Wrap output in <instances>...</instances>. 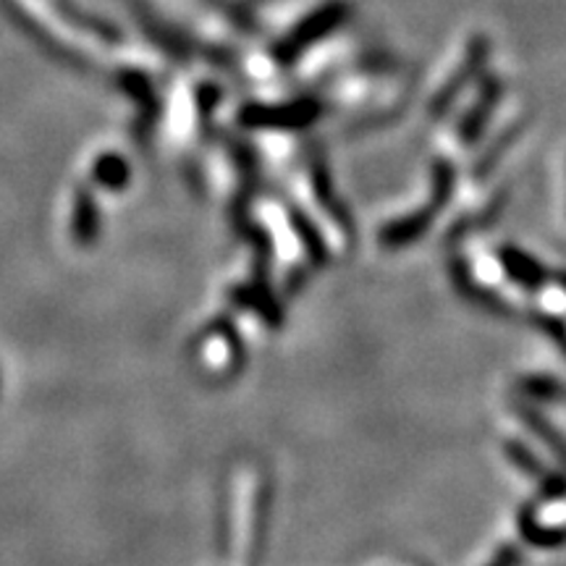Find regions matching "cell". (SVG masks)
Returning a JSON list of instances; mask_svg holds the SVG:
<instances>
[{
	"instance_id": "obj_11",
	"label": "cell",
	"mask_w": 566,
	"mask_h": 566,
	"mask_svg": "<svg viewBox=\"0 0 566 566\" xmlns=\"http://www.w3.org/2000/svg\"><path fill=\"white\" fill-rule=\"evenodd\" d=\"M452 279L456 283V288H459V292L465 294L469 302H475V305L482 307V310L501 315V318H509V307H506V302H501L499 297H493L491 292L480 288L478 283L472 281V275H469V270H467L465 262H454V266H452Z\"/></svg>"
},
{
	"instance_id": "obj_10",
	"label": "cell",
	"mask_w": 566,
	"mask_h": 566,
	"mask_svg": "<svg viewBox=\"0 0 566 566\" xmlns=\"http://www.w3.org/2000/svg\"><path fill=\"white\" fill-rule=\"evenodd\" d=\"M93 184L119 195L132 184V163L121 152H100L93 163Z\"/></svg>"
},
{
	"instance_id": "obj_14",
	"label": "cell",
	"mask_w": 566,
	"mask_h": 566,
	"mask_svg": "<svg viewBox=\"0 0 566 566\" xmlns=\"http://www.w3.org/2000/svg\"><path fill=\"white\" fill-rule=\"evenodd\" d=\"M292 223H294V231H297V236L302 239V244H305V247H307V253H310L312 260L318 262V266H323L325 257H328L325 244H323V239H320L318 234H315L312 226H310V221H307L305 216H299V212H292Z\"/></svg>"
},
{
	"instance_id": "obj_9",
	"label": "cell",
	"mask_w": 566,
	"mask_h": 566,
	"mask_svg": "<svg viewBox=\"0 0 566 566\" xmlns=\"http://www.w3.org/2000/svg\"><path fill=\"white\" fill-rule=\"evenodd\" d=\"M506 454H509L514 467H519L525 475H530V478H536L540 482L545 499H556V495L566 493V478H562V475H556V472H551V469H545L536 459V456H532L530 448H525L522 443L509 441V443H506Z\"/></svg>"
},
{
	"instance_id": "obj_7",
	"label": "cell",
	"mask_w": 566,
	"mask_h": 566,
	"mask_svg": "<svg viewBox=\"0 0 566 566\" xmlns=\"http://www.w3.org/2000/svg\"><path fill=\"white\" fill-rule=\"evenodd\" d=\"M501 98V85L499 79H493V76H488V79H482V89L480 95L475 98L472 108L462 115L459 121V137L467 142V145H472L475 139L480 137L482 128H485L488 121H491V115L495 111V102Z\"/></svg>"
},
{
	"instance_id": "obj_16",
	"label": "cell",
	"mask_w": 566,
	"mask_h": 566,
	"mask_svg": "<svg viewBox=\"0 0 566 566\" xmlns=\"http://www.w3.org/2000/svg\"><path fill=\"white\" fill-rule=\"evenodd\" d=\"M562 286L566 288V273H562Z\"/></svg>"
},
{
	"instance_id": "obj_15",
	"label": "cell",
	"mask_w": 566,
	"mask_h": 566,
	"mask_svg": "<svg viewBox=\"0 0 566 566\" xmlns=\"http://www.w3.org/2000/svg\"><path fill=\"white\" fill-rule=\"evenodd\" d=\"M538 325L543 328L545 333H551V339L556 341V344L566 352V328H564V323H558V320H551V318H538Z\"/></svg>"
},
{
	"instance_id": "obj_6",
	"label": "cell",
	"mask_w": 566,
	"mask_h": 566,
	"mask_svg": "<svg viewBox=\"0 0 566 566\" xmlns=\"http://www.w3.org/2000/svg\"><path fill=\"white\" fill-rule=\"evenodd\" d=\"M499 262L504 268V273L509 275V281L517 286L527 288V292H538L549 281V270H545L532 255L522 253L517 247H501L499 249Z\"/></svg>"
},
{
	"instance_id": "obj_12",
	"label": "cell",
	"mask_w": 566,
	"mask_h": 566,
	"mask_svg": "<svg viewBox=\"0 0 566 566\" xmlns=\"http://www.w3.org/2000/svg\"><path fill=\"white\" fill-rule=\"evenodd\" d=\"M517 411H519V417H522V422L527 424V428H530L532 433H536L538 439L543 441L545 446L551 448L553 456H556V459L562 462V465L566 467V441L562 439V435H558L556 430H553L551 424L545 422L543 417H540L536 409H530V407H519Z\"/></svg>"
},
{
	"instance_id": "obj_17",
	"label": "cell",
	"mask_w": 566,
	"mask_h": 566,
	"mask_svg": "<svg viewBox=\"0 0 566 566\" xmlns=\"http://www.w3.org/2000/svg\"><path fill=\"white\" fill-rule=\"evenodd\" d=\"M0 389H3V381H0Z\"/></svg>"
},
{
	"instance_id": "obj_3",
	"label": "cell",
	"mask_w": 566,
	"mask_h": 566,
	"mask_svg": "<svg viewBox=\"0 0 566 566\" xmlns=\"http://www.w3.org/2000/svg\"><path fill=\"white\" fill-rule=\"evenodd\" d=\"M323 115V106L318 100L281 102V106H262L249 102L242 108L239 124L244 128H260V132H297L312 126Z\"/></svg>"
},
{
	"instance_id": "obj_2",
	"label": "cell",
	"mask_w": 566,
	"mask_h": 566,
	"mask_svg": "<svg viewBox=\"0 0 566 566\" xmlns=\"http://www.w3.org/2000/svg\"><path fill=\"white\" fill-rule=\"evenodd\" d=\"M346 16H349V5L344 0H328L320 9L310 11V14L302 19L283 40H279V45L273 48V58L281 66H292L315 42H320L331 32H336L346 22Z\"/></svg>"
},
{
	"instance_id": "obj_13",
	"label": "cell",
	"mask_w": 566,
	"mask_h": 566,
	"mask_svg": "<svg viewBox=\"0 0 566 566\" xmlns=\"http://www.w3.org/2000/svg\"><path fill=\"white\" fill-rule=\"evenodd\" d=\"M519 394L525 398H536V402H556V398L564 396V385L556 378L532 376L519 381Z\"/></svg>"
},
{
	"instance_id": "obj_1",
	"label": "cell",
	"mask_w": 566,
	"mask_h": 566,
	"mask_svg": "<svg viewBox=\"0 0 566 566\" xmlns=\"http://www.w3.org/2000/svg\"><path fill=\"white\" fill-rule=\"evenodd\" d=\"M452 192H454L452 163H446V160H439V163L433 165V197H430V202L424 205L422 210H415V212H409V216H404V218H398V221L389 223V226H385L383 234H381L383 247H391V249L407 247V244L417 242L420 236L428 234V229H430V223H433L435 212H439L443 205L448 202Z\"/></svg>"
},
{
	"instance_id": "obj_8",
	"label": "cell",
	"mask_w": 566,
	"mask_h": 566,
	"mask_svg": "<svg viewBox=\"0 0 566 566\" xmlns=\"http://www.w3.org/2000/svg\"><path fill=\"white\" fill-rule=\"evenodd\" d=\"M310 179H312V192H315V197H318L320 208H323L328 212V218H331V221L341 229V234L352 236V218H349V212L344 210V205H341V199L336 197V192H333L331 176H328L325 163L320 158H315L312 163H310Z\"/></svg>"
},
{
	"instance_id": "obj_4",
	"label": "cell",
	"mask_w": 566,
	"mask_h": 566,
	"mask_svg": "<svg viewBox=\"0 0 566 566\" xmlns=\"http://www.w3.org/2000/svg\"><path fill=\"white\" fill-rule=\"evenodd\" d=\"M485 58H488V40H485V37H478V40H472V45H469L465 63H462V66L454 71L452 79L446 82V87H443L441 93L433 98L430 113H433L435 119H439V115L448 113V108H452L454 102H456V98H459L462 89H465L469 82H472L475 76L480 74V66H482V63H485Z\"/></svg>"
},
{
	"instance_id": "obj_5",
	"label": "cell",
	"mask_w": 566,
	"mask_h": 566,
	"mask_svg": "<svg viewBox=\"0 0 566 566\" xmlns=\"http://www.w3.org/2000/svg\"><path fill=\"white\" fill-rule=\"evenodd\" d=\"M100 205L93 186H76L74 205H71V239H74L76 247H93V244L100 239Z\"/></svg>"
}]
</instances>
